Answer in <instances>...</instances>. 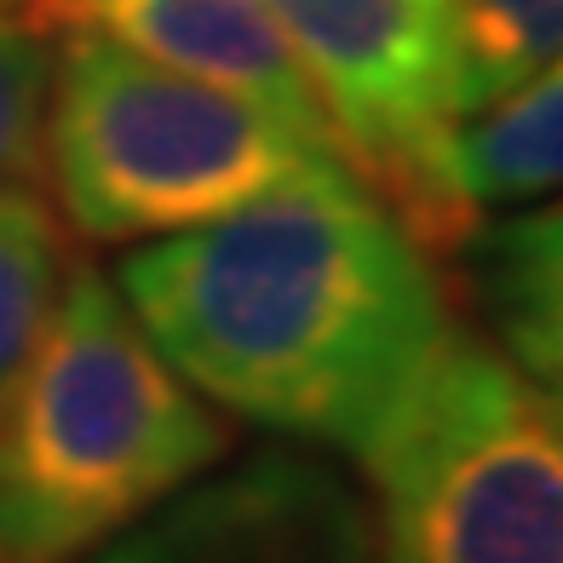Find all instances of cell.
<instances>
[{"instance_id": "5b68a950", "label": "cell", "mask_w": 563, "mask_h": 563, "mask_svg": "<svg viewBox=\"0 0 563 563\" xmlns=\"http://www.w3.org/2000/svg\"><path fill=\"white\" fill-rule=\"evenodd\" d=\"M322 98L340 162L402 219L443 126L449 0H265Z\"/></svg>"}, {"instance_id": "5bb4252c", "label": "cell", "mask_w": 563, "mask_h": 563, "mask_svg": "<svg viewBox=\"0 0 563 563\" xmlns=\"http://www.w3.org/2000/svg\"><path fill=\"white\" fill-rule=\"evenodd\" d=\"M552 402H558V397H552ZM558 415H563V402H558Z\"/></svg>"}, {"instance_id": "9c48e42d", "label": "cell", "mask_w": 563, "mask_h": 563, "mask_svg": "<svg viewBox=\"0 0 563 563\" xmlns=\"http://www.w3.org/2000/svg\"><path fill=\"white\" fill-rule=\"evenodd\" d=\"M460 247L506 363L563 402V201L477 224Z\"/></svg>"}, {"instance_id": "3957f363", "label": "cell", "mask_w": 563, "mask_h": 563, "mask_svg": "<svg viewBox=\"0 0 563 563\" xmlns=\"http://www.w3.org/2000/svg\"><path fill=\"white\" fill-rule=\"evenodd\" d=\"M334 150L242 92L69 30L46 104V173L81 242H162L299 178Z\"/></svg>"}, {"instance_id": "30bf717a", "label": "cell", "mask_w": 563, "mask_h": 563, "mask_svg": "<svg viewBox=\"0 0 563 563\" xmlns=\"http://www.w3.org/2000/svg\"><path fill=\"white\" fill-rule=\"evenodd\" d=\"M563 53V0H449L443 121L477 115Z\"/></svg>"}, {"instance_id": "277c9868", "label": "cell", "mask_w": 563, "mask_h": 563, "mask_svg": "<svg viewBox=\"0 0 563 563\" xmlns=\"http://www.w3.org/2000/svg\"><path fill=\"white\" fill-rule=\"evenodd\" d=\"M363 466L374 563H563V415L460 328Z\"/></svg>"}, {"instance_id": "7a4b0ae2", "label": "cell", "mask_w": 563, "mask_h": 563, "mask_svg": "<svg viewBox=\"0 0 563 563\" xmlns=\"http://www.w3.org/2000/svg\"><path fill=\"white\" fill-rule=\"evenodd\" d=\"M224 449V415L167 368L115 282L75 265L0 397V563H87Z\"/></svg>"}, {"instance_id": "52a82bcc", "label": "cell", "mask_w": 563, "mask_h": 563, "mask_svg": "<svg viewBox=\"0 0 563 563\" xmlns=\"http://www.w3.org/2000/svg\"><path fill=\"white\" fill-rule=\"evenodd\" d=\"M35 18L46 30L110 35L150 64L242 92L260 110L299 126L305 139L334 150L322 98L311 75L299 69L294 46L265 0H35Z\"/></svg>"}, {"instance_id": "8992f818", "label": "cell", "mask_w": 563, "mask_h": 563, "mask_svg": "<svg viewBox=\"0 0 563 563\" xmlns=\"http://www.w3.org/2000/svg\"><path fill=\"white\" fill-rule=\"evenodd\" d=\"M87 563H374V511L317 454L265 449L196 477Z\"/></svg>"}, {"instance_id": "4fadbf2b", "label": "cell", "mask_w": 563, "mask_h": 563, "mask_svg": "<svg viewBox=\"0 0 563 563\" xmlns=\"http://www.w3.org/2000/svg\"><path fill=\"white\" fill-rule=\"evenodd\" d=\"M0 7H18V0H0Z\"/></svg>"}, {"instance_id": "6da1fadb", "label": "cell", "mask_w": 563, "mask_h": 563, "mask_svg": "<svg viewBox=\"0 0 563 563\" xmlns=\"http://www.w3.org/2000/svg\"><path fill=\"white\" fill-rule=\"evenodd\" d=\"M115 294L196 397L356 466L454 340L431 253L340 156L150 242Z\"/></svg>"}, {"instance_id": "7c38bea8", "label": "cell", "mask_w": 563, "mask_h": 563, "mask_svg": "<svg viewBox=\"0 0 563 563\" xmlns=\"http://www.w3.org/2000/svg\"><path fill=\"white\" fill-rule=\"evenodd\" d=\"M53 35L35 12L0 7V185L46 173V104H53Z\"/></svg>"}, {"instance_id": "ba28073f", "label": "cell", "mask_w": 563, "mask_h": 563, "mask_svg": "<svg viewBox=\"0 0 563 563\" xmlns=\"http://www.w3.org/2000/svg\"><path fill=\"white\" fill-rule=\"evenodd\" d=\"M563 201V53L489 110L443 121L415 167L402 224L415 242L460 247L483 213Z\"/></svg>"}, {"instance_id": "8fae6325", "label": "cell", "mask_w": 563, "mask_h": 563, "mask_svg": "<svg viewBox=\"0 0 563 563\" xmlns=\"http://www.w3.org/2000/svg\"><path fill=\"white\" fill-rule=\"evenodd\" d=\"M69 236L35 185H0V397L41 345L69 282Z\"/></svg>"}]
</instances>
